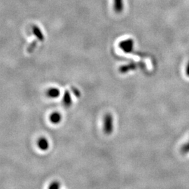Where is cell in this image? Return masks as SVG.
Masks as SVG:
<instances>
[{
	"label": "cell",
	"instance_id": "cell-1",
	"mask_svg": "<svg viewBox=\"0 0 189 189\" xmlns=\"http://www.w3.org/2000/svg\"><path fill=\"white\" fill-rule=\"evenodd\" d=\"M119 48L126 53H132L134 49V41L132 39L123 40L119 43Z\"/></svg>",
	"mask_w": 189,
	"mask_h": 189
},
{
	"label": "cell",
	"instance_id": "cell-2",
	"mask_svg": "<svg viewBox=\"0 0 189 189\" xmlns=\"http://www.w3.org/2000/svg\"><path fill=\"white\" fill-rule=\"evenodd\" d=\"M113 118L111 114H106L104 118V132L110 135L113 132Z\"/></svg>",
	"mask_w": 189,
	"mask_h": 189
},
{
	"label": "cell",
	"instance_id": "cell-3",
	"mask_svg": "<svg viewBox=\"0 0 189 189\" xmlns=\"http://www.w3.org/2000/svg\"><path fill=\"white\" fill-rule=\"evenodd\" d=\"M124 9L123 0H114V10L117 13L123 12Z\"/></svg>",
	"mask_w": 189,
	"mask_h": 189
},
{
	"label": "cell",
	"instance_id": "cell-4",
	"mask_svg": "<svg viewBox=\"0 0 189 189\" xmlns=\"http://www.w3.org/2000/svg\"><path fill=\"white\" fill-rule=\"evenodd\" d=\"M32 32L34 34V36L37 37V39L39 41H43L44 40V35L43 32H42L41 29H40L37 25H33L32 26Z\"/></svg>",
	"mask_w": 189,
	"mask_h": 189
},
{
	"label": "cell",
	"instance_id": "cell-5",
	"mask_svg": "<svg viewBox=\"0 0 189 189\" xmlns=\"http://www.w3.org/2000/svg\"><path fill=\"white\" fill-rule=\"evenodd\" d=\"M38 146L40 149L42 151H46L49 149V143L46 138L41 137L38 140Z\"/></svg>",
	"mask_w": 189,
	"mask_h": 189
},
{
	"label": "cell",
	"instance_id": "cell-6",
	"mask_svg": "<svg viewBox=\"0 0 189 189\" xmlns=\"http://www.w3.org/2000/svg\"><path fill=\"white\" fill-rule=\"evenodd\" d=\"M60 94V90L56 88H51L47 90L46 95L47 96L50 98H57Z\"/></svg>",
	"mask_w": 189,
	"mask_h": 189
},
{
	"label": "cell",
	"instance_id": "cell-7",
	"mask_svg": "<svg viewBox=\"0 0 189 189\" xmlns=\"http://www.w3.org/2000/svg\"><path fill=\"white\" fill-rule=\"evenodd\" d=\"M62 119V116L58 112H53L50 116V121L53 124L59 123Z\"/></svg>",
	"mask_w": 189,
	"mask_h": 189
},
{
	"label": "cell",
	"instance_id": "cell-8",
	"mask_svg": "<svg viewBox=\"0 0 189 189\" xmlns=\"http://www.w3.org/2000/svg\"><path fill=\"white\" fill-rule=\"evenodd\" d=\"M137 67V65H135V64L132 63V64H129V65H124L122 66L121 68H120V72L121 73H126L127 72V71H129L130 70H135Z\"/></svg>",
	"mask_w": 189,
	"mask_h": 189
},
{
	"label": "cell",
	"instance_id": "cell-9",
	"mask_svg": "<svg viewBox=\"0 0 189 189\" xmlns=\"http://www.w3.org/2000/svg\"><path fill=\"white\" fill-rule=\"evenodd\" d=\"M62 101L64 105L66 106H70L71 105V98L70 93L69 92V91H66L65 92Z\"/></svg>",
	"mask_w": 189,
	"mask_h": 189
},
{
	"label": "cell",
	"instance_id": "cell-10",
	"mask_svg": "<svg viewBox=\"0 0 189 189\" xmlns=\"http://www.w3.org/2000/svg\"><path fill=\"white\" fill-rule=\"evenodd\" d=\"M60 184L58 182H53L49 186V189H60Z\"/></svg>",
	"mask_w": 189,
	"mask_h": 189
},
{
	"label": "cell",
	"instance_id": "cell-11",
	"mask_svg": "<svg viewBox=\"0 0 189 189\" xmlns=\"http://www.w3.org/2000/svg\"><path fill=\"white\" fill-rule=\"evenodd\" d=\"M37 42L36 41H34L31 43V44L29 46L28 49V51L29 53H32L33 51V50H34V49H35L36 46H37Z\"/></svg>",
	"mask_w": 189,
	"mask_h": 189
},
{
	"label": "cell",
	"instance_id": "cell-12",
	"mask_svg": "<svg viewBox=\"0 0 189 189\" xmlns=\"http://www.w3.org/2000/svg\"><path fill=\"white\" fill-rule=\"evenodd\" d=\"M72 90L74 91V95H76V96H79L80 93H79V91L78 90H77L76 88L75 89V88H72Z\"/></svg>",
	"mask_w": 189,
	"mask_h": 189
},
{
	"label": "cell",
	"instance_id": "cell-13",
	"mask_svg": "<svg viewBox=\"0 0 189 189\" xmlns=\"http://www.w3.org/2000/svg\"><path fill=\"white\" fill-rule=\"evenodd\" d=\"M186 74H187L188 76H189V62L188 64L187 67H186Z\"/></svg>",
	"mask_w": 189,
	"mask_h": 189
}]
</instances>
